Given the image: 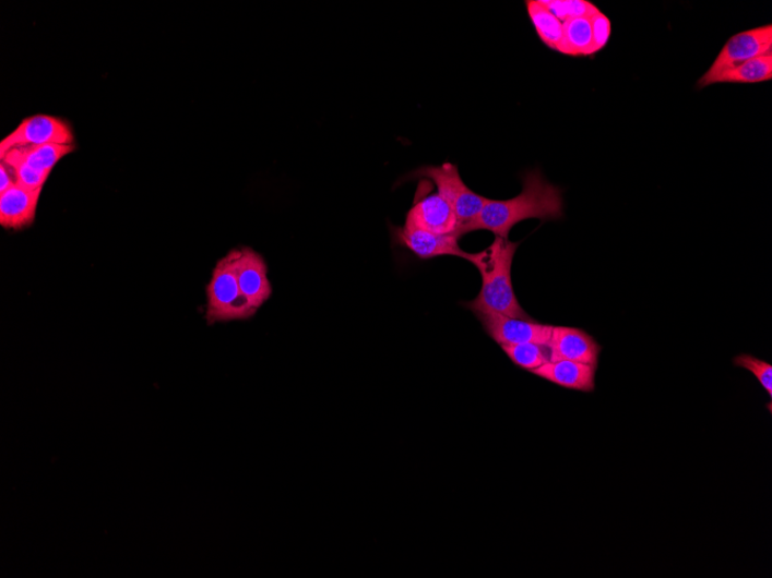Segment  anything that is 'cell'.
Instances as JSON below:
<instances>
[{
  "instance_id": "cell-1",
  "label": "cell",
  "mask_w": 772,
  "mask_h": 578,
  "mask_svg": "<svg viewBox=\"0 0 772 578\" xmlns=\"http://www.w3.org/2000/svg\"><path fill=\"white\" fill-rule=\"evenodd\" d=\"M563 207L562 190L550 184L539 170H531L523 176V190L518 196L508 201L488 197L482 212L462 226L458 234L462 238L473 231L486 230L495 237L509 239L511 229L526 219L558 221L565 215Z\"/></svg>"
},
{
  "instance_id": "cell-2",
  "label": "cell",
  "mask_w": 772,
  "mask_h": 578,
  "mask_svg": "<svg viewBox=\"0 0 772 578\" xmlns=\"http://www.w3.org/2000/svg\"><path fill=\"white\" fill-rule=\"evenodd\" d=\"M521 243L495 237L490 246L478 253H471L468 261L483 278L482 289L472 302L462 305L475 312H494L523 321H533L519 302L513 291L511 269L513 257Z\"/></svg>"
},
{
  "instance_id": "cell-3",
  "label": "cell",
  "mask_w": 772,
  "mask_h": 578,
  "mask_svg": "<svg viewBox=\"0 0 772 578\" xmlns=\"http://www.w3.org/2000/svg\"><path fill=\"white\" fill-rule=\"evenodd\" d=\"M240 250H233L217 262L206 288L209 325L234 321H247L257 311L245 298L237 280L236 262Z\"/></svg>"
},
{
  "instance_id": "cell-4",
  "label": "cell",
  "mask_w": 772,
  "mask_h": 578,
  "mask_svg": "<svg viewBox=\"0 0 772 578\" xmlns=\"http://www.w3.org/2000/svg\"><path fill=\"white\" fill-rule=\"evenodd\" d=\"M412 179H429L437 186L438 193L456 213L460 228L482 212L488 198L473 192L464 183L459 167L449 162L442 166L421 167L406 177V181Z\"/></svg>"
},
{
  "instance_id": "cell-5",
  "label": "cell",
  "mask_w": 772,
  "mask_h": 578,
  "mask_svg": "<svg viewBox=\"0 0 772 578\" xmlns=\"http://www.w3.org/2000/svg\"><path fill=\"white\" fill-rule=\"evenodd\" d=\"M772 53V26L765 25L745 31L732 36L725 44L715 62L700 77L699 88L714 85L716 77L725 71L735 69L757 57Z\"/></svg>"
},
{
  "instance_id": "cell-6",
  "label": "cell",
  "mask_w": 772,
  "mask_h": 578,
  "mask_svg": "<svg viewBox=\"0 0 772 578\" xmlns=\"http://www.w3.org/2000/svg\"><path fill=\"white\" fill-rule=\"evenodd\" d=\"M48 144L74 145L73 130L62 118L35 115L24 119L3 139L0 143V158L13 148Z\"/></svg>"
},
{
  "instance_id": "cell-7",
  "label": "cell",
  "mask_w": 772,
  "mask_h": 578,
  "mask_svg": "<svg viewBox=\"0 0 772 578\" xmlns=\"http://www.w3.org/2000/svg\"><path fill=\"white\" fill-rule=\"evenodd\" d=\"M491 340L504 346L526 344L548 345L554 326L536 321H523L494 312L473 313Z\"/></svg>"
},
{
  "instance_id": "cell-8",
  "label": "cell",
  "mask_w": 772,
  "mask_h": 578,
  "mask_svg": "<svg viewBox=\"0 0 772 578\" xmlns=\"http://www.w3.org/2000/svg\"><path fill=\"white\" fill-rule=\"evenodd\" d=\"M404 227L419 229L433 234H458L460 221L456 213L444 198L439 193H432L415 196V202L407 213Z\"/></svg>"
},
{
  "instance_id": "cell-9",
  "label": "cell",
  "mask_w": 772,
  "mask_h": 578,
  "mask_svg": "<svg viewBox=\"0 0 772 578\" xmlns=\"http://www.w3.org/2000/svg\"><path fill=\"white\" fill-rule=\"evenodd\" d=\"M547 346L550 362L569 361L598 368L602 346L583 329L554 326Z\"/></svg>"
},
{
  "instance_id": "cell-10",
  "label": "cell",
  "mask_w": 772,
  "mask_h": 578,
  "mask_svg": "<svg viewBox=\"0 0 772 578\" xmlns=\"http://www.w3.org/2000/svg\"><path fill=\"white\" fill-rule=\"evenodd\" d=\"M399 245L406 248L421 261L439 256H459L468 261L471 253L460 246L458 234H433L414 228H391Z\"/></svg>"
},
{
  "instance_id": "cell-11",
  "label": "cell",
  "mask_w": 772,
  "mask_h": 578,
  "mask_svg": "<svg viewBox=\"0 0 772 578\" xmlns=\"http://www.w3.org/2000/svg\"><path fill=\"white\" fill-rule=\"evenodd\" d=\"M236 273L245 298L253 310L259 311L272 294L264 257L250 248H242L237 257Z\"/></svg>"
},
{
  "instance_id": "cell-12",
  "label": "cell",
  "mask_w": 772,
  "mask_h": 578,
  "mask_svg": "<svg viewBox=\"0 0 772 578\" xmlns=\"http://www.w3.org/2000/svg\"><path fill=\"white\" fill-rule=\"evenodd\" d=\"M43 190L28 189L16 183L10 190L0 193V226L12 230H22L32 226Z\"/></svg>"
},
{
  "instance_id": "cell-13",
  "label": "cell",
  "mask_w": 772,
  "mask_h": 578,
  "mask_svg": "<svg viewBox=\"0 0 772 578\" xmlns=\"http://www.w3.org/2000/svg\"><path fill=\"white\" fill-rule=\"evenodd\" d=\"M597 369L577 362L558 361L549 362L530 373L566 389L593 393L596 389Z\"/></svg>"
},
{
  "instance_id": "cell-14",
  "label": "cell",
  "mask_w": 772,
  "mask_h": 578,
  "mask_svg": "<svg viewBox=\"0 0 772 578\" xmlns=\"http://www.w3.org/2000/svg\"><path fill=\"white\" fill-rule=\"evenodd\" d=\"M74 145L48 144L13 148L2 158V162L25 164L36 170L51 172L63 157L74 150Z\"/></svg>"
},
{
  "instance_id": "cell-15",
  "label": "cell",
  "mask_w": 772,
  "mask_h": 578,
  "mask_svg": "<svg viewBox=\"0 0 772 578\" xmlns=\"http://www.w3.org/2000/svg\"><path fill=\"white\" fill-rule=\"evenodd\" d=\"M525 7L542 43L550 50L558 51L563 38V24L538 0H527Z\"/></svg>"
},
{
  "instance_id": "cell-16",
  "label": "cell",
  "mask_w": 772,
  "mask_h": 578,
  "mask_svg": "<svg viewBox=\"0 0 772 578\" xmlns=\"http://www.w3.org/2000/svg\"><path fill=\"white\" fill-rule=\"evenodd\" d=\"M772 79V53L763 55L720 74L716 84H759Z\"/></svg>"
},
{
  "instance_id": "cell-17",
  "label": "cell",
  "mask_w": 772,
  "mask_h": 578,
  "mask_svg": "<svg viewBox=\"0 0 772 578\" xmlns=\"http://www.w3.org/2000/svg\"><path fill=\"white\" fill-rule=\"evenodd\" d=\"M591 47L590 17H577L563 24V38L558 52L571 57H591Z\"/></svg>"
},
{
  "instance_id": "cell-18",
  "label": "cell",
  "mask_w": 772,
  "mask_h": 578,
  "mask_svg": "<svg viewBox=\"0 0 772 578\" xmlns=\"http://www.w3.org/2000/svg\"><path fill=\"white\" fill-rule=\"evenodd\" d=\"M501 348L514 365L528 372L550 362V351L546 345L526 344Z\"/></svg>"
},
{
  "instance_id": "cell-19",
  "label": "cell",
  "mask_w": 772,
  "mask_h": 578,
  "mask_svg": "<svg viewBox=\"0 0 772 578\" xmlns=\"http://www.w3.org/2000/svg\"><path fill=\"white\" fill-rule=\"evenodd\" d=\"M542 4L556 15L562 24L569 20L595 14L599 9L586 0H541Z\"/></svg>"
},
{
  "instance_id": "cell-20",
  "label": "cell",
  "mask_w": 772,
  "mask_h": 578,
  "mask_svg": "<svg viewBox=\"0 0 772 578\" xmlns=\"http://www.w3.org/2000/svg\"><path fill=\"white\" fill-rule=\"evenodd\" d=\"M734 364L737 368L747 370L753 374L763 389L768 393L769 397H772V366L765 361L759 360V358L741 353L737 356L734 360Z\"/></svg>"
},
{
  "instance_id": "cell-21",
  "label": "cell",
  "mask_w": 772,
  "mask_h": 578,
  "mask_svg": "<svg viewBox=\"0 0 772 578\" xmlns=\"http://www.w3.org/2000/svg\"><path fill=\"white\" fill-rule=\"evenodd\" d=\"M3 164L12 171L16 183L28 189H44L51 173L49 171L36 170L25 164Z\"/></svg>"
},
{
  "instance_id": "cell-22",
  "label": "cell",
  "mask_w": 772,
  "mask_h": 578,
  "mask_svg": "<svg viewBox=\"0 0 772 578\" xmlns=\"http://www.w3.org/2000/svg\"><path fill=\"white\" fill-rule=\"evenodd\" d=\"M592 27L591 57L604 50L611 35L610 20L599 10L590 16Z\"/></svg>"
},
{
  "instance_id": "cell-23",
  "label": "cell",
  "mask_w": 772,
  "mask_h": 578,
  "mask_svg": "<svg viewBox=\"0 0 772 578\" xmlns=\"http://www.w3.org/2000/svg\"><path fill=\"white\" fill-rule=\"evenodd\" d=\"M15 184L16 181L12 171L2 162V165H0V193L10 190Z\"/></svg>"
}]
</instances>
